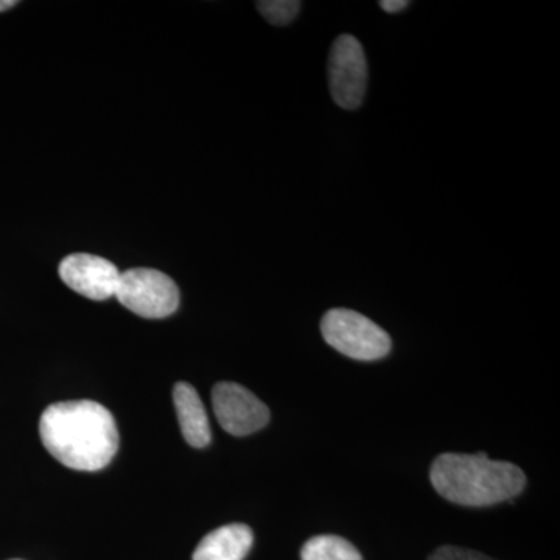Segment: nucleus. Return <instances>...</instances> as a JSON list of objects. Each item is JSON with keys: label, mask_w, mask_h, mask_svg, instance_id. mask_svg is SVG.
I'll use <instances>...</instances> for the list:
<instances>
[{"label": "nucleus", "mask_w": 560, "mask_h": 560, "mask_svg": "<svg viewBox=\"0 0 560 560\" xmlns=\"http://www.w3.org/2000/svg\"><path fill=\"white\" fill-rule=\"evenodd\" d=\"M430 480L442 499L470 508L510 501L521 495L526 486L521 467L489 459L485 453H444L431 464Z\"/></svg>", "instance_id": "2"}, {"label": "nucleus", "mask_w": 560, "mask_h": 560, "mask_svg": "<svg viewBox=\"0 0 560 560\" xmlns=\"http://www.w3.org/2000/svg\"><path fill=\"white\" fill-rule=\"evenodd\" d=\"M16 5H18L16 0H0V13H2V11L13 9V7H16Z\"/></svg>", "instance_id": "14"}, {"label": "nucleus", "mask_w": 560, "mask_h": 560, "mask_svg": "<svg viewBox=\"0 0 560 560\" xmlns=\"http://www.w3.org/2000/svg\"><path fill=\"white\" fill-rule=\"evenodd\" d=\"M58 271L70 290L92 301H105L114 296L121 275L113 261L84 253L65 257Z\"/></svg>", "instance_id": "7"}, {"label": "nucleus", "mask_w": 560, "mask_h": 560, "mask_svg": "<svg viewBox=\"0 0 560 560\" xmlns=\"http://www.w3.org/2000/svg\"><path fill=\"white\" fill-rule=\"evenodd\" d=\"M254 534L242 523L212 530L198 545L194 560H243L253 547Z\"/></svg>", "instance_id": "9"}, {"label": "nucleus", "mask_w": 560, "mask_h": 560, "mask_svg": "<svg viewBox=\"0 0 560 560\" xmlns=\"http://www.w3.org/2000/svg\"><path fill=\"white\" fill-rule=\"evenodd\" d=\"M114 296L140 318L162 319L178 311L179 290L167 275L151 268L121 272Z\"/></svg>", "instance_id": "4"}, {"label": "nucleus", "mask_w": 560, "mask_h": 560, "mask_svg": "<svg viewBox=\"0 0 560 560\" xmlns=\"http://www.w3.org/2000/svg\"><path fill=\"white\" fill-rule=\"evenodd\" d=\"M302 560H363L350 541L338 536H316L305 541Z\"/></svg>", "instance_id": "10"}, {"label": "nucleus", "mask_w": 560, "mask_h": 560, "mask_svg": "<svg viewBox=\"0 0 560 560\" xmlns=\"http://www.w3.org/2000/svg\"><path fill=\"white\" fill-rule=\"evenodd\" d=\"M39 436L46 451L72 470L105 469L119 451L116 420L92 400L58 401L39 419Z\"/></svg>", "instance_id": "1"}, {"label": "nucleus", "mask_w": 560, "mask_h": 560, "mask_svg": "<svg viewBox=\"0 0 560 560\" xmlns=\"http://www.w3.org/2000/svg\"><path fill=\"white\" fill-rule=\"evenodd\" d=\"M256 5L265 20L272 25L282 27V25L296 20L302 3L298 0H264V2H257Z\"/></svg>", "instance_id": "11"}, {"label": "nucleus", "mask_w": 560, "mask_h": 560, "mask_svg": "<svg viewBox=\"0 0 560 560\" xmlns=\"http://www.w3.org/2000/svg\"><path fill=\"white\" fill-rule=\"evenodd\" d=\"M176 415L180 431L187 444L195 448L208 447L212 441L208 412L198 396L197 389L186 382L176 383L173 388Z\"/></svg>", "instance_id": "8"}, {"label": "nucleus", "mask_w": 560, "mask_h": 560, "mask_svg": "<svg viewBox=\"0 0 560 560\" xmlns=\"http://www.w3.org/2000/svg\"><path fill=\"white\" fill-rule=\"evenodd\" d=\"M408 5H410V2H407V0H382L381 2V7L386 13H399Z\"/></svg>", "instance_id": "13"}, {"label": "nucleus", "mask_w": 560, "mask_h": 560, "mask_svg": "<svg viewBox=\"0 0 560 560\" xmlns=\"http://www.w3.org/2000/svg\"><path fill=\"white\" fill-rule=\"evenodd\" d=\"M429 560H495L490 559L481 552L466 550V548L452 547V545H445V547L438 548L433 555L430 556Z\"/></svg>", "instance_id": "12"}, {"label": "nucleus", "mask_w": 560, "mask_h": 560, "mask_svg": "<svg viewBox=\"0 0 560 560\" xmlns=\"http://www.w3.org/2000/svg\"><path fill=\"white\" fill-rule=\"evenodd\" d=\"M327 345L349 359L375 361L388 355L393 342L381 326L348 308H331L320 320Z\"/></svg>", "instance_id": "3"}, {"label": "nucleus", "mask_w": 560, "mask_h": 560, "mask_svg": "<svg viewBox=\"0 0 560 560\" xmlns=\"http://www.w3.org/2000/svg\"><path fill=\"white\" fill-rule=\"evenodd\" d=\"M327 72L335 103L342 109L360 108L368 90V61L355 36L341 35L335 39Z\"/></svg>", "instance_id": "5"}, {"label": "nucleus", "mask_w": 560, "mask_h": 560, "mask_svg": "<svg viewBox=\"0 0 560 560\" xmlns=\"http://www.w3.org/2000/svg\"><path fill=\"white\" fill-rule=\"evenodd\" d=\"M212 407L221 429L232 436H248L270 422V410L245 386L221 382L213 386Z\"/></svg>", "instance_id": "6"}]
</instances>
